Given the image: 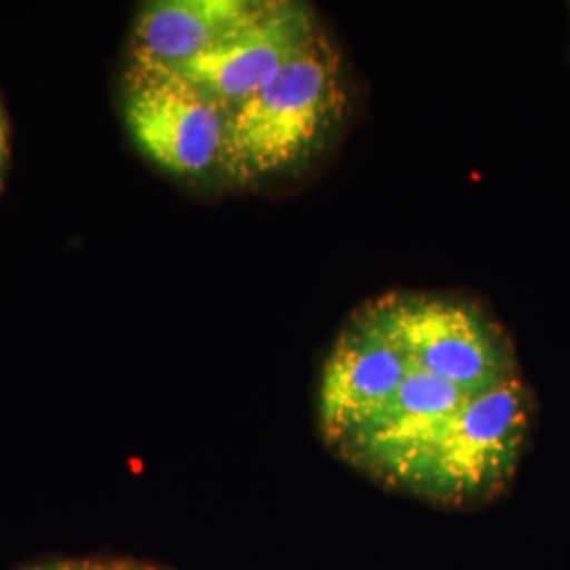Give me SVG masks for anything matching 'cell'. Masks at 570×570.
<instances>
[{
    "label": "cell",
    "instance_id": "1",
    "mask_svg": "<svg viewBox=\"0 0 570 570\" xmlns=\"http://www.w3.org/2000/svg\"><path fill=\"white\" fill-rule=\"evenodd\" d=\"M345 108L343 60L322 28L265 89L228 112L220 169L245 184L306 164Z\"/></svg>",
    "mask_w": 570,
    "mask_h": 570
},
{
    "label": "cell",
    "instance_id": "2",
    "mask_svg": "<svg viewBox=\"0 0 570 570\" xmlns=\"http://www.w3.org/2000/svg\"><path fill=\"white\" fill-rule=\"evenodd\" d=\"M367 306L419 370L473 393L522 376L508 332L482 306L425 294H389Z\"/></svg>",
    "mask_w": 570,
    "mask_h": 570
},
{
    "label": "cell",
    "instance_id": "3",
    "mask_svg": "<svg viewBox=\"0 0 570 570\" xmlns=\"http://www.w3.org/2000/svg\"><path fill=\"white\" fill-rule=\"evenodd\" d=\"M122 110L136 146L167 174L195 178L220 167L230 110L178 70L131 61Z\"/></svg>",
    "mask_w": 570,
    "mask_h": 570
},
{
    "label": "cell",
    "instance_id": "4",
    "mask_svg": "<svg viewBox=\"0 0 570 570\" xmlns=\"http://www.w3.org/2000/svg\"><path fill=\"white\" fill-rule=\"evenodd\" d=\"M410 370L372 308L360 311L330 348L317 387V425L332 452L383 407Z\"/></svg>",
    "mask_w": 570,
    "mask_h": 570
},
{
    "label": "cell",
    "instance_id": "5",
    "mask_svg": "<svg viewBox=\"0 0 570 570\" xmlns=\"http://www.w3.org/2000/svg\"><path fill=\"white\" fill-rule=\"evenodd\" d=\"M322 28L306 2L266 0L254 20L174 70L233 110L265 89Z\"/></svg>",
    "mask_w": 570,
    "mask_h": 570
},
{
    "label": "cell",
    "instance_id": "6",
    "mask_svg": "<svg viewBox=\"0 0 570 570\" xmlns=\"http://www.w3.org/2000/svg\"><path fill=\"white\" fill-rule=\"evenodd\" d=\"M266 0H159L146 4L131 37L136 63L180 68L254 20Z\"/></svg>",
    "mask_w": 570,
    "mask_h": 570
},
{
    "label": "cell",
    "instance_id": "7",
    "mask_svg": "<svg viewBox=\"0 0 570 570\" xmlns=\"http://www.w3.org/2000/svg\"><path fill=\"white\" fill-rule=\"evenodd\" d=\"M26 570H169L131 558H68L42 562Z\"/></svg>",
    "mask_w": 570,
    "mask_h": 570
},
{
    "label": "cell",
    "instance_id": "8",
    "mask_svg": "<svg viewBox=\"0 0 570 570\" xmlns=\"http://www.w3.org/2000/svg\"><path fill=\"white\" fill-rule=\"evenodd\" d=\"M7 155H9V125H7V115L0 104V171L4 167Z\"/></svg>",
    "mask_w": 570,
    "mask_h": 570
}]
</instances>
